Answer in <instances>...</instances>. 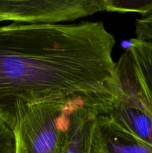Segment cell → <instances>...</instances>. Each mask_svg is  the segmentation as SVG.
Instances as JSON below:
<instances>
[{
  "label": "cell",
  "mask_w": 152,
  "mask_h": 153,
  "mask_svg": "<svg viewBox=\"0 0 152 153\" xmlns=\"http://www.w3.org/2000/svg\"><path fill=\"white\" fill-rule=\"evenodd\" d=\"M115 44L101 21L0 26V118L13 130L35 105L122 98Z\"/></svg>",
  "instance_id": "cell-1"
},
{
  "label": "cell",
  "mask_w": 152,
  "mask_h": 153,
  "mask_svg": "<svg viewBox=\"0 0 152 153\" xmlns=\"http://www.w3.org/2000/svg\"><path fill=\"white\" fill-rule=\"evenodd\" d=\"M97 99L113 98L79 96L31 107L13 130L15 153H63L73 114L83 102Z\"/></svg>",
  "instance_id": "cell-2"
},
{
  "label": "cell",
  "mask_w": 152,
  "mask_h": 153,
  "mask_svg": "<svg viewBox=\"0 0 152 153\" xmlns=\"http://www.w3.org/2000/svg\"><path fill=\"white\" fill-rule=\"evenodd\" d=\"M105 11V0H0V22L57 24Z\"/></svg>",
  "instance_id": "cell-3"
},
{
  "label": "cell",
  "mask_w": 152,
  "mask_h": 153,
  "mask_svg": "<svg viewBox=\"0 0 152 153\" xmlns=\"http://www.w3.org/2000/svg\"><path fill=\"white\" fill-rule=\"evenodd\" d=\"M125 97L152 106V41L134 38L116 63Z\"/></svg>",
  "instance_id": "cell-4"
},
{
  "label": "cell",
  "mask_w": 152,
  "mask_h": 153,
  "mask_svg": "<svg viewBox=\"0 0 152 153\" xmlns=\"http://www.w3.org/2000/svg\"><path fill=\"white\" fill-rule=\"evenodd\" d=\"M89 153H152V148L133 137L104 114L95 117Z\"/></svg>",
  "instance_id": "cell-5"
},
{
  "label": "cell",
  "mask_w": 152,
  "mask_h": 153,
  "mask_svg": "<svg viewBox=\"0 0 152 153\" xmlns=\"http://www.w3.org/2000/svg\"><path fill=\"white\" fill-rule=\"evenodd\" d=\"M118 102L113 99H97L83 102L72 117L69 136L63 153H89L95 117L108 113Z\"/></svg>",
  "instance_id": "cell-6"
},
{
  "label": "cell",
  "mask_w": 152,
  "mask_h": 153,
  "mask_svg": "<svg viewBox=\"0 0 152 153\" xmlns=\"http://www.w3.org/2000/svg\"><path fill=\"white\" fill-rule=\"evenodd\" d=\"M107 114L122 129L152 148V119L131 99L123 96Z\"/></svg>",
  "instance_id": "cell-7"
},
{
  "label": "cell",
  "mask_w": 152,
  "mask_h": 153,
  "mask_svg": "<svg viewBox=\"0 0 152 153\" xmlns=\"http://www.w3.org/2000/svg\"><path fill=\"white\" fill-rule=\"evenodd\" d=\"M105 11L145 16L152 11V0H105Z\"/></svg>",
  "instance_id": "cell-8"
},
{
  "label": "cell",
  "mask_w": 152,
  "mask_h": 153,
  "mask_svg": "<svg viewBox=\"0 0 152 153\" xmlns=\"http://www.w3.org/2000/svg\"><path fill=\"white\" fill-rule=\"evenodd\" d=\"M0 153H15V136L13 129L0 118Z\"/></svg>",
  "instance_id": "cell-9"
},
{
  "label": "cell",
  "mask_w": 152,
  "mask_h": 153,
  "mask_svg": "<svg viewBox=\"0 0 152 153\" xmlns=\"http://www.w3.org/2000/svg\"><path fill=\"white\" fill-rule=\"evenodd\" d=\"M136 38L152 41V11L135 21Z\"/></svg>",
  "instance_id": "cell-10"
}]
</instances>
